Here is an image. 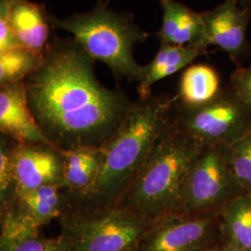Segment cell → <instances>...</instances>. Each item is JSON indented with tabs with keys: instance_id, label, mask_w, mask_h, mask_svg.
<instances>
[{
	"instance_id": "3957f363",
	"label": "cell",
	"mask_w": 251,
	"mask_h": 251,
	"mask_svg": "<svg viewBox=\"0 0 251 251\" xmlns=\"http://www.w3.org/2000/svg\"><path fill=\"white\" fill-rule=\"evenodd\" d=\"M203 147L171 119L117 204L152 222L175 212L182 183Z\"/></svg>"
},
{
	"instance_id": "44dd1931",
	"label": "cell",
	"mask_w": 251,
	"mask_h": 251,
	"mask_svg": "<svg viewBox=\"0 0 251 251\" xmlns=\"http://www.w3.org/2000/svg\"><path fill=\"white\" fill-rule=\"evenodd\" d=\"M13 140L6 135L0 138V206L7 204L15 193L11 150Z\"/></svg>"
},
{
	"instance_id": "ffe728a7",
	"label": "cell",
	"mask_w": 251,
	"mask_h": 251,
	"mask_svg": "<svg viewBox=\"0 0 251 251\" xmlns=\"http://www.w3.org/2000/svg\"><path fill=\"white\" fill-rule=\"evenodd\" d=\"M233 172L246 194L251 195V132L229 145Z\"/></svg>"
},
{
	"instance_id": "ba28073f",
	"label": "cell",
	"mask_w": 251,
	"mask_h": 251,
	"mask_svg": "<svg viewBox=\"0 0 251 251\" xmlns=\"http://www.w3.org/2000/svg\"><path fill=\"white\" fill-rule=\"evenodd\" d=\"M222 243L221 215L173 212L152 224L137 251H208Z\"/></svg>"
},
{
	"instance_id": "9c48e42d",
	"label": "cell",
	"mask_w": 251,
	"mask_h": 251,
	"mask_svg": "<svg viewBox=\"0 0 251 251\" xmlns=\"http://www.w3.org/2000/svg\"><path fill=\"white\" fill-rule=\"evenodd\" d=\"M12 164L15 193L48 185H65L64 154L50 144H19L13 141Z\"/></svg>"
},
{
	"instance_id": "7c38bea8",
	"label": "cell",
	"mask_w": 251,
	"mask_h": 251,
	"mask_svg": "<svg viewBox=\"0 0 251 251\" xmlns=\"http://www.w3.org/2000/svg\"><path fill=\"white\" fill-rule=\"evenodd\" d=\"M0 131L19 144H50L29 106L25 81L0 87Z\"/></svg>"
},
{
	"instance_id": "277c9868",
	"label": "cell",
	"mask_w": 251,
	"mask_h": 251,
	"mask_svg": "<svg viewBox=\"0 0 251 251\" xmlns=\"http://www.w3.org/2000/svg\"><path fill=\"white\" fill-rule=\"evenodd\" d=\"M51 22L55 29L70 33L94 61L104 63L117 81H137L141 65L135 61L133 49L149 34L135 23L132 13L116 12L106 1L98 0L88 12L64 19L51 15Z\"/></svg>"
},
{
	"instance_id": "7a4b0ae2",
	"label": "cell",
	"mask_w": 251,
	"mask_h": 251,
	"mask_svg": "<svg viewBox=\"0 0 251 251\" xmlns=\"http://www.w3.org/2000/svg\"><path fill=\"white\" fill-rule=\"evenodd\" d=\"M175 96L163 94L133 102L103 149L99 178L89 198L97 205L117 204L142 169L153 144L171 122Z\"/></svg>"
},
{
	"instance_id": "52a82bcc",
	"label": "cell",
	"mask_w": 251,
	"mask_h": 251,
	"mask_svg": "<svg viewBox=\"0 0 251 251\" xmlns=\"http://www.w3.org/2000/svg\"><path fill=\"white\" fill-rule=\"evenodd\" d=\"M171 123L202 146L230 145L251 133V107L230 85L214 99L195 107L180 105L175 96Z\"/></svg>"
},
{
	"instance_id": "d6986e66",
	"label": "cell",
	"mask_w": 251,
	"mask_h": 251,
	"mask_svg": "<svg viewBox=\"0 0 251 251\" xmlns=\"http://www.w3.org/2000/svg\"><path fill=\"white\" fill-rule=\"evenodd\" d=\"M43 56L25 47L0 52V87L25 81L42 62Z\"/></svg>"
},
{
	"instance_id": "4fadbf2b",
	"label": "cell",
	"mask_w": 251,
	"mask_h": 251,
	"mask_svg": "<svg viewBox=\"0 0 251 251\" xmlns=\"http://www.w3.org/2000/svg\"><path fill=\"white\" fill-rule=\"evenodd\" d=\"M159 2L163 9V23L156 36L160 42L206 50L209 43L202 14L177 0H159Z\"/></svg>"
},
{
	"instance_id": "9a60e30c",
	"label": "cell",
	"mask_w": 251,
	"mask_h": 251,
	"mask_svg": "<svg viewBox=\"0 0 251 251\" xmlns=\"http://www.w3.org/2000/svg\"><path fill=\"white\" fill-rule=\"evenodd\" d=\"M206 50L195 47L174 46L161 43L158 52L146 65H141L137 78V92L140 99L152 96V86L163 78L186 67Z\"/></svg>"
},
{
	"instance_id": "d4e9b609",
	"label": "cell",
	"mask_w": 251,
	"mask_h": 251,
	"mask_svg": "<svg viewBox=\"0 0 251 251\" xmlns=\"http://www.w3.org/2000/svg\"><path fill=\"white\" fill-rule=\"evenodd\" d=\"M208 251H246L240 249V248H237L233 245L231 244H228V243H222L218 246H216L215 248L209 250Z\"/></svg>"
},
{
	"instance_id": "5b68a950",
	"label": "cell",
	"mask_w": 251,
	"mask_h": 251,
	"mask_svg": "<svg viewBox=\"0 0 251 251\" xmlns=\"http://www.w3.org/2000/svg\"><path fill=\"white\" fill-rule=\"evenodd\" d=\"M68 251H137L152 222L118 204L73 198L58 220Z\"/></svg>"
},
{
	"instance_id": "484cf974",
	"label": "cell",
	"mask_w": 251,
	"mask_h": 251,
	"mask_svg": "<svg viewBox=\"0 0 251 251\" xmlns=\"http://www.w3.org/2000/svg\"><path fill=\"white\" fill-rule=\"evenodd\" d=\"M238 2L240 5H242V6L244 5V7L248 8V9L251 5V0H238Z\"/></svg>"
},
{
	"instance_id": "4316f807",
	"label": "cell",
	"mask_w": 251,
	"mask_h": 251,
	"mask_svg": "<svg viewBox=\"0 0 251 251\" xmlns=\"http://www.w3.org/2000/svg\"><path fill=\"white\" fill-rule=\"evenodd\" d=\"M110 1H111V0H106V3H108V4H109V2H110Z\"/></svg>"
},
{
	"instance_id": "2e32d148",
	"label": "cell",
	"mask_w": 251,
	"mask_h": 251,
	"mask_svg": "<svg viewBox=\"0 0 251 251\" xmlns=\"http://www.w3.org/2000/svg\"><path fill=\"white\" fill-rule=\"evenodd\" d=\"M63 152L65 187L73 198H89L99 178L103 160V149L83 147Z\"/></svg>"
},
{
	"instance_id": "603a6c76",
	"label": "cell",
	"mask_w": 251,
	"mask_h": 251,
	"mask_svg": "<svg viewBox=\"0 0 251 251\" xmlns=\"http://www.w3.org/2000/svg\"><path fill=\"white\" fill-rule=\"evenodd\" d=\"M231 86L238 96L251 107V63L249 67H238L233 73Z\"/></svg>"
},
{
	"instance_id": "30bf717a",
	"label": "cell",
	"mask_w": 251,
	"mask_h": 251,
	"mask_svg": "<svg viewBox=\"0 0 251 251\" xmlns=\"http://www.w3.org/2000/svg\"><path fill=\"white\" fill-rule=\"evenodd\" d=\"M0 25H9L21 45L40 56L56 36L51 14L30 0H0Z\"/></svg>"
},
{
	"instance_id": "e0dca14e",
	"label": "cell",
	"mask_w": 251,
	"mask_h": 251,
	"mask_svg": "<svg viewBox=\"0 0 251 251\" xmlns=\"http://www.w3.org/2000/svg\"><path fill=\"white\" fill-rule=\"evenodd\" d=\"M221 89L219 75L212 67L195 64L182 73L176 99L183 106H199L214 99Z\"/></svg>"
},
{
	"instance_id": "8992f818",
	"label": "cell",
	"mask_w": 251,
	"mask_h": 251,
	"mask_svg": "<svg viewBox=\"0 0 251 251\" xmlns=\"http://www.w3.org/2000/svg\"><path fill=\"white\" fill-rule=\"evenodd\" d=\"M246 194L233 172L228 144L204 146L190 168L179 192L175 212L221 215L233 198Z\"/></svg>"
},
{
	"instance_id": "7402d4cb",
	"label": "cell",
	"mask_w": 251,
	"mask_h": 251,
	"mask_svg": "<svg viewBox=\"0 0 251 251\" xmlns=\"http://www.w3.org/2000/svg\"><path fill=\"white\" fill-rule=\"evenodd\" d=\"M53 238L45 237L41 233H34L15 241L0 245V251H46L53 242Z\"/></svg>"
},
{
	"instance_id": "5bb4252c",
	"label": "cell",
	"mask_w": 251,
	"mask_h": 251,
	"mask_svg": "<svg viewBox=\"0 0 251 251\" xmlns=\"http://www.w3.org/2000/svg\"><path fill=\"white\" fill-rule=\"evenodd\" d=\"M71 201L65 185H48L21 194H14L3 206H12L37 228L59 220Z\"/></svg>"
},
{
	"instance_id": "6da1fadb",
	"label": "cell",
	"mask_w": 251,
	"mask_h": 251,
	"mask_svg": "<svg viewBox=\"0 0 251 251\" xmlns=\"http://www.w3.org/2000/svg\"><path fill=\"white\" fill-rule=\"evenodd\" d=\"M95 63L73 37L56 36L39 67L25 79L37 124L62 151L103 148L134 102L123 90L97 79Z\"/></svg>"
},
{
	"instance_id": "8fae6325",
	"label": "cell",
	"mask_w": 251,
	"mask_h": 251,
	"mask_svg": "<svg viewBox=\"0 0 251 251\" xmlns=\"http://www.w3.org/2000/svg\"><path fill=\"white\" fill-rule=\"evenodd\" d=\"M238 4V0H225L215 9L201 14L209 45L220 47L240 67L248 52L247 29L251 12Z\"/></svg>"
},
{
	"instance_id": "ac0fdd59",
	"label": "cell",
	"mask_w": 251,
	"mask_h": 251,
	"mask_svg": "<svg viewBox=\"0 0 251 251\" xmlns=\"http://www.w3.org/2000/svg\"><path fill=\"white\" fill-rule=\"evenodd\" d=\"M224 242L251 251V195L244 194L226 204L221 212Z\"/></svg>"
},
{
	"instance_id": "cb8c5ba5",
	"label": "cell",
	"mask_w": 251,
	"mask_h": 251,
	"mask_svg": "<svg viewBox=\"0 0 251 251\" xmlns=\"http://www.w3.org/2000/svg\"><path fill=\"white\" fill-rule=\"evenodd\" d=\"M46 251H68V245L61 234L54 237L53 242Z\"/></svg>"
}]
</instances>
